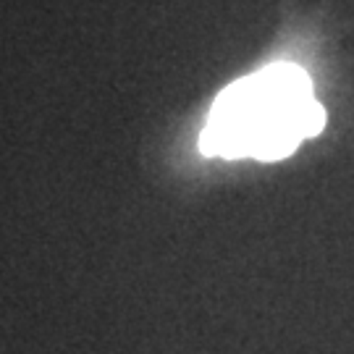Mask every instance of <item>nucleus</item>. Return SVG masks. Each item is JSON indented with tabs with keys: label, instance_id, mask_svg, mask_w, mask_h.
<instances>
[{
	"label": "nucleus",
	"instance_id": "obj_1",
	"mask_svg": "<svg viewBox=\"0 0 354 354\" xmlns=\"http://www.w3.org/2000/svg\"><path fill=\"white\" fill-rule=\"evenodd\" d=\"M326 127L313 82L294 64H273L228 84L215 97L200 134L207 158L283 160Z\"/></svg>",
	"mask_w": 354,
	"mask_h": 354
}]
</instances>
